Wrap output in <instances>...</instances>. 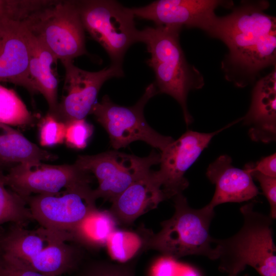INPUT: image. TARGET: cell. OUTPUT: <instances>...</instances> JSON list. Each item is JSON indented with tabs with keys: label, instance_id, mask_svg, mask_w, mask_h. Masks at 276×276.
Masks as SVG:
<instances>
[{
	"label": "cell",
	"instance_id": "32",
	"mask_svg": "<svg viewBox=\"0 0 276 276\" xmlns=\"http://www.w3.org/2000/svg\"><path fill=\"white\" fill-rule=\"evenodd\" d=\"M244 169L248 171H256L265 175L276 177L275 153L262 158L256 163L247 164Z\"/></svg>",
	"mask_w": 276,
	"mask_h": 276
},
{
	"label": "cell",
	"instance_id": "14",
	"mask_svg": "<svg viewBox=\"0 0 276 276\" xmlns=\"http://www.w3.org/2000/svg\"><path fill=\"white\" fill-rule=\"evenodd\" d=\"M29 54L22 22L0 24V82L25 88L32 96L38 94L29 72Z\"/></svg>",
	"mask_w": 276,
	"mask_h": 276
},
{
	"label": "cell",
	"instance_id": "15",
	"mask_svg": "<svg viewBox=\"0 0 276 276\" xmlns=\"http://www.w3.org/2000/svg\"><path fill=\"white\" fill-rule=\"evenodd\" d=\"M206 175L215 185V191L208 203L215 208L227 202H242L254 199L259 191L250 173L244 168L232 165V159L227 155H222L208 167Z\"/></svg>",
	"mask_w": 276,
	"mask_h": 276
},
{
	"label": "cell",
	"instance_id": "16",
	"mask_svg": "<svg viewBox=\"0 0 276 276\" xmlns=\"http://www.w3.org/2000/svg\"><path fill=\"white\" fill-rule=\"evenodd\" d=\"M241 121L249 127L252 141L268 143L275 140V67L255 85L249 110Z\"/></svg>",
	"mask_w": 276,
	"mask_h": 276
},
{
	"label": "cell",
	"instance_id": "21",
	"mask_svg": "<svg viewBox=\"0 0 276 276\" xmlns=\"http://www.w3.org/2000/svg\"><path fill=\"white\" fill-rule=\"evenodd\" d=\"M57 158L11 126L0 123V160L5 164L38 163Z\"/></svg>",
	"mask_w": 276,
	"mask_h": 276
},
{
	"label": "cell",
	"instance_id": "5",
	"mask_svg": "<svg viewBox=\"0 0 276 276\" xmlns=\"http://www.w3.org/2000/svg\"><path fill=\"white\" fill-rule=\"evenodd\" d=\"M23 24L57 60L73 61L88 54L77 1H50Z\"/></svg>",
	"mask_w": 276,
	"mask_h": 276
},
{
	"label": "cell",
	"instance_id": "25",
	"mask_svg": "<svg viewBox=\"0 0 276 276\" xmlns=\"http://www.w3.org/2000/svg\"><path fill=\"white\" fill-rule=\"evenodd\" d=\"M106 245L113 260L125 263L143 248V240L140 233L116 229L109 235Z\"/></svg>",
	"mask_w": 276,
	"mask_h": 276
},
{
	"label": "cell",
	"instance_id": "22",
	"mask_svg": "<svg viewBox=\"0 0 276 276\" xmlns=\"http://www.w3.org/2000/svg\"><path fill=\"white\" fill-rule=\"evenodd\" d=\"M117 224L108 210L97 209L71 233L72 241L87 246L101 247L106 245L109 235L117 229Z\"/></svg>",
	"mask_w": 276,
	"mask_h": 276
},
{
	"label": "cell",
	"instance_id": "29",
	"mask_svg": "<svg viewBox=\"0 0 276 276\" xmlns=\"http://www.w3.org/2000/svg\"><path fill=\"white\" fill-rule=\"evenodd\" d=\"M65 124L47 113L39 126V142L41 146L50 147L64 142Z\"/></svg>",
	"mask_w": 276,
	"mask_h": 276
},
{
	"label": "cell",
	"instance_id": "12",
	"mask_svg": "<svg viewBox=\"0 0 276 276\" xmlns=\"http://www.w3.org/2000/svg\"><path fill=\"white\" fill-rule=\"evenodd\" d=\"M61 63L65 70L63 93L54 117L64 123L85 119L90 114L105 81L124 76L120 65L111 64L100 71L90 72L75 66L73 61Z\"/></svg>",
	"mask_w": 276,
	"mask_h": 276
},
{
	"label": "cell",
	"instance_id": "19",
	"mask_svg": "<svg viewBox=\"0 0 276 276\" xmlns=\"http://www.w3.org/2000/svg\"><path fill=\"white\" fill-rule=\"evenodd\" d=\"M7 232L0 234V256L15 259L26 264L38 255L51 241L66 237L59 233L42 227L36 231H28L22 225L14 224Z\"/></svg>",
	"mask_w": 276,
	"mask_h": 276
},
{
	"label": "cell",
	"instance_id": "26",
	"mask_svg": "<svg viewBox=\"0 0 276 276\" xmlns=\"http://www.w3.org/2000/svg\"><path fill=\"white\" fill-rule=\"evenodd\" d=\"M48 3L47 0H0V23L24 22Z\"/></svg>",
	"mask_w": 276,
	"mask_h": 276
},
{
	"label": "cell",
	"instance_id": "34",
	"mask_svg": "<svg viewBox=\"0 0 276 276\" xmlns=\"http://www.w3.org/2000/svg\"><path fill=\"white\" fill-rule=\"evenodd\" d=\"M5 166H6V164L0 160V172H3V168Z\"/></svg>",
	"mask_w": 276,
	"mask_h": 276
},
{
	"label": "cell",
	"instance_id": "1",
	"mask_svg": "<svg viewBox=\"0 0 276 276\" xmlns=\"http://www.w3.org/2000/svg\"><path fill=\"white\" fill-rule=\"evenodd\" d=\"M268 6L266 1L242 2L230 14L217 16L208 33L227 47L222 68L238 87L252 83L262 70L275 65L276 19L264 12Z\"/></svg>",
	"mask_w": 276,
	"mask_h": 276
},
{
	"label": "cell",
	"instance_id": "9",
	"mask_svg": "<svg viewBox=\"0 0 276 276\" xmlns=\"http://www.w3.org/2000/svg\"><path fill=\"white\" fill-rule=\"evenodd\" d=\"M91 179L90 173L75 164L53 165L42 162L16 164L5 174L6 186L24 198L33 193L60 195L63 189L88 187Z\"/></svg>",
	"mask_w": 276,
	"mask_h": 276
},
{
	"label": "cell",
	"instance_id": "11",
	"mask_svg": "<svg viewBox=\"0 0 276 276\" xmlns=\"http://www.w3.org/2000/svg\"><path fill=\"white\" fill-rule=\"evenodd\" d=\"M236 123V121L234 122L211 133L188 130L161 151L159 169L152 171L151 177L165 200L182 193L189 185L185 177L187 171L209 146L215 135Z\"/></svg>",
	"mask_w": 276,
	"mask_h": 276
},
{
	"label": "cell",
	"instance_id": "7",
	"mask_svg": "<svg viewBox=\"0 0 276 276\" xmlns=\"http://www.w3.org/2000/svg\"><path fill=\"white\" fill-rule=\"evenodd\" d=\"M155 83L149 84L141 98L133 106L125 107L113 102L105 95L93 105L90 114L108 133L111 146L115 150L127 147L137 141H143L161 151L174 141L153 129L144 116L148 101L157 94Z\"/></svg>",
	"mask_w": 276,
	"mask_h": 276
},
{
	"label": "cell",
	"instance_id": "3",
	"mask_svg": "<svg viewBox=\"0 0 276 276\" xmlns=\"http://www.w3.org/2000/svg\"><path fill=\"white\" fill-rule=\"evenodd\" d=\"M181 30L164 26L148 27L139 31V42L144 43L151 57L147 64L153 70L158 93L170 95L180 105L186 124L193 118L187 107L189 92L201 88L203 78L187 62L179 42Z\"/></svg>",
	"mask_w": 276,
	"mask_h": 276
},
{
	"label": "cell",
	"instance_id": "8",
	"mask_svg": "<svg viewBox=\"0 0 276 276\" xmlns=\"http://www.w3.org/2000/svg\"><path fill=\"white\" fill-rule=\"evenodd\" d=\"M159 160L160 154L154 150L147 156L140 157L114 150L79 155L74 164L97 178L99 185L93 190L95 198L112 202L131 185L147 176L151 166Z\"/></svg>",
	"mask_w": 276,
	"mask_h": 276
},
{
	"label": "cell",
	"instance_id": "24",
	"mask_svg": "<svg viewBox=\"0 0 276 276\" xmlns=\"http://www.w3.org/2000/svg\"><path fill=\"white\" fill-rule=\"evenodd\" d=\"M34 122V116L16 93L0 84V123L23 126Z\"/></svg>",
	"mask_w": 276,
	"mask_h": 276
},
{
	"label": "cell",
	"instance_id": "10",
	"mask_svg": "<svg viewBox=\"0 0 276 276\" xmlns=\"http://www.w3.org/2000/svg\"><path fill=\"white\" fill-rule=\"evenodd\" d=\"M60 195L37 194L24 199L34 220L42 227L68 235L71 239V233L97 209L96 199L90 187L65 191Z\"/></svg>",
	"mask_w": 276,
	"mask_h": 276
},
{
	"label": "cell",
	"instance_id": "18",
	"mask_svg": "<svg viewBox=\"0 0 276 276\" xmlns=\"http://www.w3.org/2000/svg\"><path fill=\"white\" fill-rule=\"evenodd\" d=\"M24 26L29 49V75L38 93L42 94L47 101L49 106L48 113L54 117L59 103L58 82L52 68L53 63L57 60L41 41Z\"/></svg>",
	"mask_w": 276,
	"mask_h": 276
},
{
	"label": "cell",
	"instance_id": "31",
	"mask_svg": "<svg viewBox=\"0 0 276 276\" xmlns=\"http://www.w3.org/2000/svg\"><path fill=\"white\" fill-rule=\"evenodd\" d=\"M0 276H48L0 257Z\"/></svg>",
	"mask_w": 276,
	"mask_h": 276
},
{
	"label": "cell",
	"instance_id": "17",
	"mask_svg": "<svg viewBox=\"0 0 276 276\" xmlns=\"http://www.w3.org/2000/svg\"><path fill=\"white\" fill-rule=\"evenodd\" d=\"M152 171L118 196L108 210L117 223L129 225L165 200L151 177Z\"/></svg>",
	"mask_w": 276,
	"mask_h": 276
},
{
	"label": "cell",
	"instance_id": "20",
	"mask_svg": "<svg viewBox=\"0 0 276 276\" xmlns=\"http://www.w3.org/2000/svg\"><path fill=\"white\" fill-rule=\"evenodd\" d=\"M66 242L62 239L51 241L26 264L10 259L24 267L48 276H59L77 269L82 259L80 248Z\"/></svg>",
	"mask_w": 276,
	"mask_h": 276
},
{
	"label": "cell",
	"instance_id": "6",
	"mask_svg": "<svg viewBox=\"0 0 276 276\" xmlns=\"http://www.w3.org/2000/svg\"><path fill=\"white\" fill-rule=\"evenodd\" d=\"M77 2L84 30L104 48L111 64L122 66L127 50L139 42L130 8L111 0Z\"/></svg>",
	"mask_w": 276,
	"mask_h": 276
},
{
	"label": "cell",
	"instance_id": "28",
	"mask_svg": "<svg viewBox=\"0 0 276 276\" xmlns=\"http://www.w3.org/2000/svg\"><path fill=\"white\" fill-rule=\"evenodd\" d=\"M65 124L64 142L66 145L76 149L86 147L93 133V126L85 119L73 120Z\"/></svg>",
	"mask_w": 276,
	"mask_h": 276
},
{
	"label": "cell",
	"instance_id": "30",
	"mask_svg": "<svg viewBox=\"0 0 276 276\" xmlns=\"http://www.w3.org/2000/svg\"><path fill=\"white\" fill-rule=\"evenodd\" d=\"M248 171L252 178L259 182L263 193L266 198L270 206L269 216L273 220L275 219L276 218V177L265 175L256 171Z\"/></svg>",
	"mask_w": 276,
	"mask_h": 276
},
{
	"label": "cell",
	"instance_id": "33",
	"mask_svg": "<svg viewBox=\"0 0 276 276\" xmlns=\"http://www.w3.org/2000/svg\"><path fill=\"white\" fill-rule=\"evenodd\" d=\"M175 260L163 256L154 264L151 276H175L177 266Z\"/></svg>",
	"mask_w": 276,
	"mask_h": 276
},
{
	"label": "cell",
	"instance_id": "23",
	"mask_svg": "<svg viewBox=\"0 0 276 276\" xmlns=\"http://www.w3.org/2000/svg\"><path fill=\"white\" fill-rule=\"evenodd\" d=\"M6 187L5 174L0 172V225L9 222L22 225L34 220L25 199Z\"/></svg>",
	"mask_w": 276,
	"mask_h": 276
},
{
	"label": "cell",
	"instance_id": "13",
	"mask_svg": "<svg viewBox=\"0 0 276 276\" xmlns=\"http://www.w3.org/2000/svg\"><path fill=\"white\" fill-rule=\"evenodd\" d=\"M233 5L232 1L216 0H159L130 9L134 17L152 21L156 26L195 28L208 33L217 16L216 9Z\"/></svg>",
	"mask_w": 276,
	"mask_h": 276
},
{
	"label": "cell",
	"instance_id": "2",
	"mask_svg": "<svg viewBox=\"0 0 276 276\" xmlns=\"http://www.w3.org/2000/svg\"><path fill=\"white\" fill-rule=\"evenodd\" d=\"M173 198L174 214L161 222L160 230L155 234L145 229L140 232L143 248L175 260L190 255L217 260L214 238L210 233L214 208L209 204L200 209L192 208L182 193Z\"/></svg>",
	"mask_w": 276,
	"mask_h": 276
},
{
	"label": "cell",
	"instance_id": "27",
	"mask_svg": "<svg viewBox=\"0 0 276 276\" xmlns=\"http://www.w3.org/2000/svg\"><path fill=\"white\" fill-rule=\"evenodd\" d=\"M79 276H135V273L134 265L130 263L95 261L83 266Z\"/></svg>",
	"mask_w": 276,
	"mask_h": 276
},
{
	"label": "cell",
	"instance_id": "35",
	"mask_svg": "<svg viewBox=\"0 0 276 276\" xmlns=\"http://www.w3.org/2000/svg\"><path fill=\"white\" fill-rule=\"evenodd\" d=\"M238 275L237 274H229L227 276H237ZM244 276H249L248 275L246 274Z\"/></svg>",
	"mask_w": 276,
	"mask_h": 276
},
{
	"label": "cell",
	"instance_id": "4",
	"mask_svg": "<svg viewBox=\"0 0 276 276\" xmlns=\"http://www.w3.org/2000/svg\"><path fill=\"white\" fill-rule=\"evenodd\" d=\"M252 202L242 206L243 218L240 229L224 239L214 238L219 269L238 275L247 266L261 276H276V247L272 232L273 219L255 210Z\"/></svg>",
	"mask_w": 276,
	"mask_h": 276
}]
</instances>
